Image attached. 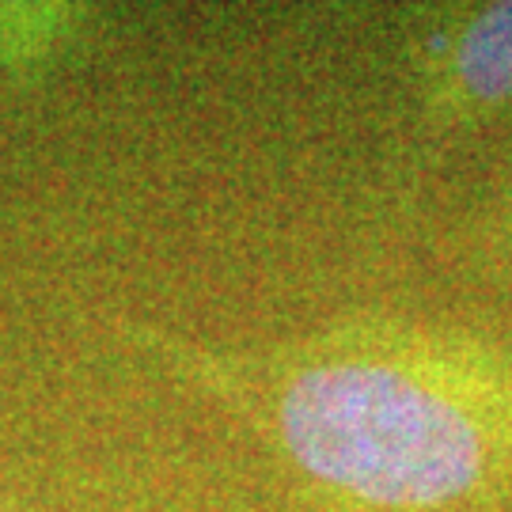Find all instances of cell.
Returning <instances> with one entry per match:
<instances>
[{
    "mask_svg": "<svg viewBox=\"0 0 512 512\" xmlns=\"http://www.w3.org/2000/svg\"><path fill=\"white\" fill-rule=\"evenodd\" d=\"M277 425L308 475L368 505H448L512 456V357L448 330L346 334L289 372Z\"/></svg>",
    "mask_w": 512,
    "mask_h": 512,
    "instance_id": "1",
    "label": "cell"
},
{
    "mask_svg": "<svg viewBox=\"0 0 512 512\" xmlns=\"http://www.w3.org/2000/svg\"><path fill=\"white\" fill-rule=\"evenodd\" d=\"M512 103V0L475 8L444 42L433 84L440 126H463Z\"/></svg>",
    "mask_w": 512,
    "mask_h": 512,
    "instance_id": "2",
    "label": "cell"
}]
</instances>
